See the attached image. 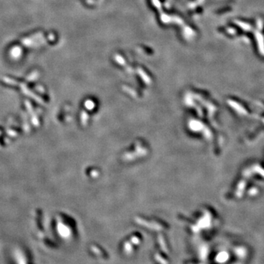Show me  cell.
<instances>
[{"instance_id": "6da1fadb", "label": "cell", "mask_w": 264, "mask_h": 264, "mask_svg": "<svg viewBox=\"0 0 264 264\" xmlns=\"http://www.w3.org/2000/svg\"><path fill=\"white\" fill-rule=\"evenodd\" d=\"M227 258H228V255H227V252H220L219 254L218 255L217 257H216V259L219 262H225L227 260Z\"/></svg>"}]
</instances>
